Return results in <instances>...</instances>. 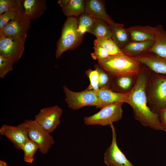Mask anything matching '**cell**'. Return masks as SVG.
Returning <instances> with one entry per match:
<instances>
[{
    "mask_svg": "<svg viewBox=\"0 0 166 166\" xmlns=\"http://www.w3.org/2000/svg\"><path fill=\"white\" fill-rule=\"evenodd\" d=\"M132 41L143 42L150 40L155 41L157 35V26H137L127 29Z\"/></svg>",
    "mask_w": 166,
    "mask_h": 166,
    "instance_id": "obj_13",
    "label": "cell"
},
{
    "mask_svg": "<svg viewBox=\"0 0 166 166\" xmlns=\"http://www.w3.org/2000/svg\"><path fill=\"white\" fill-rule=\"evenodd\" d=\"M112 34L111 38L121 49L129 42L130 39L127 29L123 24L114 23L109 25Z\"/></svg>",
    "mask_w": 166,
    "mask_h": 166,
    "instance_id": "obj_20",
    "label": "cell"
},
{
    "mask_svg": "<svg viewBox=\"0 0 166 166\" xmlns=\"http://www.w3.org/2000/svg\"><path fill=\"white\" fill-rule=\"evenodd\" d=\"M98 63L106 72L117 77H130L140 73L141 63L124 53L98 60Z\"/></svg>",
    "mask_w": 166,
    "mask_h": 166,
    "instance_id": "obj_2",
    "label": "cell"
},
{
    "mask_svg": "<svg viewBox=\"0 0 166 166\" xmlns=\"http://www.w3.org/2000/svg\"><path fill=\"white\" fill-rule=\"evenodd\" d=\"M30 20L25 11L20 13L0 29V36L16 38H26L30 28Z\"/></svg>",
    "mask_w": 166,
    "mask_h": 166,
    "instance_id": "obj_7",
    "label": "cell"
},
{
    "mask_svg": "<svg viewBox=\"0 0 166 166\" xmlns=\"http://www.w3.org/2000/svg\"><path fill=\"white\" fill-rule=\"evenodd\" d=\"M85 73L90 81V85L87 89L96 92L100 89L98 71L96 69L93 70L89 69L86 71Z\"/></svg>",
    "mask_w": 166,
    "mask_h": 166,
    "instance_id": "obj_27",
    "label": "cell"
},
{
    "mask_svg": "<svg viewBox=\"0 0 166 166\" xmlns=\"http://www.w3.org/2000/svg\"><path fill=\"white\" fill-rule=\"evenodd\" d=\"M0 133L7 137L15 148L19 150H22L24 144L29 139L24 122L16 126L4 124L0 128Z\"/></svg>",
    "mask_w": 166,
    "mask_h": 166,
    "instance_id": "obj_11",
    "label": "cell"
},
{
    "mask_svg": "<svg viewBox=\"0 0 166 166\" xmlns=\"http://www.w3.org/2000/svg\"><path fill=\"white\" fill-rule=\"evenodd\" d=\"M133 57L154 72L166 75V58L153 53L152 54H144Z\"/></svg>",
    "mask_w": 166,
    "mask_h": 166,
    "instance_id": "obj_14",
    "label": "cell"
},
{
    "mask_svg": "<svg viewBox=\"0 0 166 166\" xmlns=\"http://www.w3.org/2000/svg\"><path fill=\"white\" fill-rule=\"evenodd\" d=\"M0 166H8V165L6 162L1 160H0Z\"/></svg>",
    "mask_w": 166,
    "mask_h": 166,
    "instance_id": "obj_34",
    "label": "cell"
},
{
    "mask_svg": "<svg viewBox=\"0 0 166 166\" xmlns=\"http://www.w3.org/2000/svg\"><path fill=\"white\" fill-rule=\"evenodd\" d=\"M13 62L7 58L0 54V78H3L13 70Z\"/></svg>",
    "mask_w": 166,
    "mask_h": 166,
    "instance_id": "obj_29",
    "label": "cell"
},
{
    "mask_svg": "<svg viewBox=\"0 0 166 166\" xmlns=\"http://www.w3.org/2000/svg\"><path fill=\"white\" fill-rule=\"evenodd\" d=\"M23 4L25 14L30 20L39 18L47 9L45 0H24Z\"/></svg>",
    "mask_w": 166,
    "mask_h": 166,
    "instance_id": "obj_17",
    "label": "cell"
},
{
    "mask_svg": "<svg viewBox=\"0 0 166 166\" xmlns=\"http://www.w3.org/2000/svg\"><path fill=\"white\" fill-rule=\"evenodd\" d=\"M95 69L99 73V82L100 89L107 88L106 86L109 81V77L106 71L101 68L98 64L94 65Z\"/></svg>",
    "mask_w": 166,
    "mask_h": 166,
    "instance_id": "obj_30",
    "label": "cell"
},
{
    "mask_svg": "<svg viewBox=\"0 0 166 166\" xmlns=\"http://www.w3.org/2000/svg\"><path fill=\"white\" fill-rule=\"evenodd\" d=\"M152 110L158 115L166 108V75L157 76L154 80L151 93Z\"/></svg>",
    "mask_w": 166,
    "mask_h": 166,
    "instance_id": "obj_12",
    "label": "cell"
},
{
    "mask_svg": "<svg viewBox=\"0 0 166 166\" xmlns=\"http://www.w3.org/2000/svg\"><path fill=\"white\" fill-rule=\"evenodd\" d=\"M23 1V0H0V15L10 10H24Z\"/></svg>",
    "mask_w": 166,
    "mask_h": 166,
    "instance_id": "obj_26",
    "label": "cell"
},
{
    "mask_svg": "<svg viewBox=\"0 0 166 166\" xmlns=\"http://www.w3.org/2000/svg\"><path fill=\"white\" fill-rule=\"evenodd\" d=\"M63 89L65 96V101L69 107L72 110H78L86 106H95L97 108L98 106V98L96 93L92 90L86 89L75 92L65 85Z\"/></svg>",
    "mask_w": 166,
    "mask_h": 166,
    "instance_id": "obj_5",
    "label": "cell"
},
{
    "mask_svg": "<svg viewBox=\"0 0 166 166\" xmlns=\"http://www.w3.org/2000/svg\"><path fill=\"white\" fill-rule=\"evenodd\" d=\"M96 93L99 101L97 108L101 109L117 102L128 103L127 93H116L108 88L100 89Z\"/></svg>",
    "mask_w": 166,
    "mask_h": 166,
    "instance_id": "obj_15",
    "label": "cell"
},
{
    "mask_svg": "<svg viewBox=\"0 0 166 166\" xmlns=\"http://www.w3.org/2000/svg\"><path fill=\"white\" fill-rule=\"evenodd\" d=\"M78 28L77 18H67L62 27L61 37L57 43V59L59 58L65 51L75 49L82 42L83 35L79 32Z\"/></svg>",
    "mask_w": 166,
    "mask_h": 166,
    "instance_id": "obj_3",
    "label": "cell"
},
{
    "mask_svg": "<svg viewBox=\"0 0 166 166\" xmlns=\"http://www.w3.org/2000/svg\"><path fill=\"white\" fill-rule=\"evenodd\" d=\"M116 83L118 86L123 89H127L130 86L132 80L130 77L127 76L118 77Z\"/></svg>",
    "mask_w": 166,
    "mask_h": 166,
    "instance_id": "obj_32",
    "label": "cell"
},
{
    "mask_svg": "<svg viewBox=\"0 0 166 166\" xmlns=\"http://www.w3.org/2000/svg\"></svg>",
    "mask_w": 166,
    "mask_h": 166,
    "instance_id": "obj_35",
    "label": "cell"
},
{
    "mask_svg": "<svg viewBox=\"0 0 166 166\" xmlns=\"http://www.w3.org/2000/svg\"><path fill=\"white\" fill-rule=\"evenodd\" d=\"M93 49L94 52L91 54V55L94 60H101L110 56L107 51L100 45H94Z\"/></svg>",
    "mask_w": 166,
    "mask_h": 166,
    "instance_id": "obj_31",
    "label": "cell"
},
{
    "mask_svg": "<svg viewBox=\"0 0 166 166\" xmlns=\"http://www.w3.org/2000/svg\"><path fill=\"white\" fill-rule=\"evenodd\" d=\"M158 32L155 43L148 52L166 58V31L162 26H157Z\"/></svg>",
    "mask_w": 166,
    "mask_h": 166,
    "instance_id": "obj_21",
    "label": "cell"
},
{
    "mask_svg": "<svg viewBox=\"0 0 166 166\" xmlns=\"http://www.w3.org/2000/svg\"><path fill=\"white\" fill-rule=\"evenodd\" d=\"M58 3L67 18H77L85 12V1L83 0H59Z\"/></svg>",
    "mask_w": 166,
    "mask_h": 166,
    "instance_id": "obj_18",
    "label": "cell"
},
{
    "mask_svg": "<svg viewBox=\"0 0 166 166\" xmlns=\"http://www.w3.org/2000/svg\"><path fill=\"white\" fill-rule=\"evenodd\" d=\"M123 103L117 102L107 105L97 113L84 118V122L87 125H109L121 120L122 117Z\"/></svg>",
    "mask_w": 166,
    "mask_h": 166,
    "instance_id": "obj_4",
    "label": "cell"
},
{
    "mask_svg": "<svg viewBox=\"0 0 166 166\" xmlns=\"http://www.w3.org/2000/svg\"><path fill=\"white\" fill-rule=\"evenodd\" d=\"M96 21V18L85 12L77 19L78 31L84 35L86 32H88Z\"/></svg>",
    "mask_w": 166,
    "mask_h": 166,
    "instance_id": "obj_24",
    "label": "cell"
},
{
    "mask_svg": "<svg viewBox=\"0 0 166 166\" xmlns=\"http://www.w3.org/2000/svg\"><path fill=\"white\" fill-rule=\"evenodd\" d=\"M94 45L103 47L107 51L110 56L123 53L121 49L111 38H97L94 41Z\"/></svg>",
    "mask_w": 166,
    "mask_h": 166,
    "instance_id": "obj_23",
    "label": "cell"
},
{
    "mask_svg": "<svg viewBox=\"0 0 166 166\" xmlns=\"http://www.w3.org/2000/svg\"><path fill=\"white\" fill-rule=\"evenodd\" d=\"M150 40L143 42H129L121 49L123 53L129 56L136 57L148 52L155 43Z\"/></svg>",
    "mask_w": 166,
    "mask_h": 166,
    "instance_id": "obj_19",
    "label": "cell"
},
{
    "mask_svg": "<svg viewBox=\"0 0 166 166\" xmlns=\"http://www.w3.org/2000/svg\"><path fill=\"white\" fill-rule=\"evenodd\" d=\"M158 115L161 123L164 128V131L166 132V108L161 110Z\"/></svg>",
    "mask_w": 166,
    "mask_h": 166,
    "instance_id": "obj_33",
    "label": "cell"
},
{
    "mask_svg": "<svg viewBox=\"0 0 166 166\" xmlns=\"http://www.w3.org/2000/svg\"><path fill=\"white\" fill-rule=\"evenodd\" d=\"M24 122L27 127L29 139L37 145L41 153L43 154L47 153L54 143L50 133L35 120H27Z\"/></svg>",
    "mask_w": 166,
    "mask_h": 166,
    "instance_id": "obj_6",
    "label": "cell"
},
{
    "mask_svg": "<svg viewBox=\"0 0 166 166\" xmlns=\"http://www.w3.org/2000/svg\"><path fill=\"white\" fill-rule=\"evenodd\" d=\"M38 149V147L37 145L29 139L24 144L22 149L24 152V161L29 163H32L34 160V155Z\"/></svg>",
    "mask_w": 166,
    "mask_h": 166,
    "instance_id": "obj_25",
    "label": "cell"
},
{
    "mask_svg": "<svg viewBox=\"0 0 166 166\" xmlns=\"http://www.w3.org/2000/svg\"><path fill=\"white\" fill-rule=\"evenodd\" d=\"M26 39L0 36V54L10 60L14 64L24 53Z\"/></svg>",
    "mask_w": 166,
    "mask_h": 166,
    "instance_id": "obj_8",
    "label": "cell"
},
{
    "mask_svg": "<svg viewBox=\"0 0 166 166\" xmlns=\"http://www.w3.org/2000/svg\"><path fill=\"white\" fill-rule=\"evenodd\" d=\"M85 12L95 17L100 18L109 25L115 22L107 14L103 1L99 0H87L85 1Z\"/></svg>",
    "mask_w": 166,
    "mask_h": 166,
    "instance_id": "obj_16",
    "label": "cell"
},
{
    "mask_svg": "<svg viewBox=\"0 0 166 166\" xmlns=\"http://www.w3.org/2000/svg\"><path fill=\"white\" fill-rule=\"evenodd\" d=\"M138 75L133 88L127 93L128 104L132 109L135 119L143 125L154 130L164 131L159 115L152 111L147 105V77L143 73Z\"/></svg>",
    "mask_w": 166,
    "mask_h": 166,
    "instance_id": "obj_1",
    "label": "cell"
},
{
    "mask_svg": "<svg viewBox=\"0 0 166 166\" xmlns=\"http://www.w3.org/2000/svg\"><path fill=\"white\" fill-rule=\"evenodd\" d=\"M88 32L97 38H111L112 34L109 25L102 19L96 18V22Z\"/></svg>",
    "mask_w": 166,
    "mask_h": 166,
    "instance_id": "obj_22",
    "label": "cell"
},
{
    "mask_svg": "<svg viewBox=\"0 0 166 166\" xmlns=\"http://www.w3.org/2000/svg\"><path fill=\"white\" fill-rule=\"evenodd\" d=\"M62 110L57 105L41 109L34 120L49 133L53 132L60 123Z\"/></svg>",
    "mask_w": 166,
    "mask_h": 166,
    "instance_id": "obj_9",
    "label": "cell"
},
{
    "mask_svg": "<svg viewBox=\"0 0 166 166\" xmlns=\"http://www.w3.org/2000/svg\"><path fill=\"white\" fill-rule=\"evenodd\" d=\"M109 126L112 131V139L111 144L104 154L105 164L108 166H135L127 159L119 148L116 130L113 123Z\"/></svg>",
    "mask_w": 166,
    "mask_h": 166,
    "instance_id": "obj_10",
    "label": "cell"
},
{
    "mask_svg": "<svg viewBox=\"0 0 166 166\" xmlns=\"http://www.w3.org/2000/svg\"><path fill=\"white\" fill-rule=\"evenodd\" d=\"M24 11L11 10L0 15V29L3 28L10 20L15 18L20 13Z\"/></svg>",
    "mask_w": 166,
    "mask_h": 166,
    "instance_id": "obj_28",
    "label": "cell"
}]
</instances>
